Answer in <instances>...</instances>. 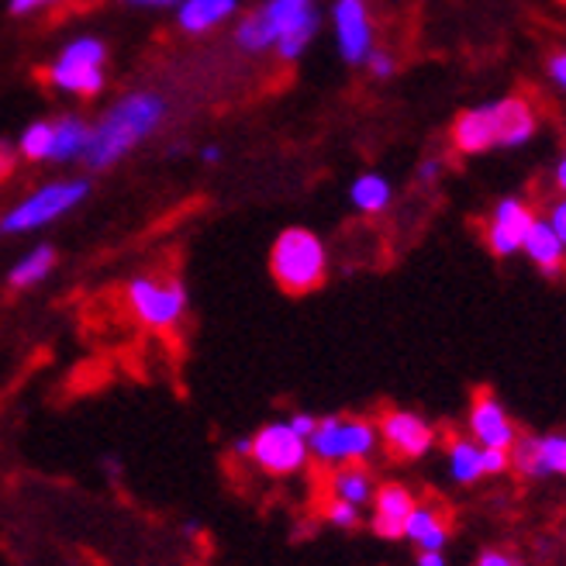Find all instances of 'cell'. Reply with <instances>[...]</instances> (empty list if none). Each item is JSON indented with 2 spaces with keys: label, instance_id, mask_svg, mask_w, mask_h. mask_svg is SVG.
Returning <instances> with one entry per match:
<instances>
[{
  "label": "cell",
  "instance_id": "1",
  "mask_svg": "<svg viewBox=\"0 0 566 566\" xmlns=\"http://www.w3.org/2000/svg\"><path fill=\"white\" fill-rule=\"evenodd\" d=\"M318 28V14L311 0H270V4L239 24V42L252 52L266 45H280V55H301V49L311 42Z\"/></svg>",
  "mask_w": 566,
  "mask_h": 566
},
{
  "label": "cell",
  "instance_id": "2",
  "mask_svg": "<svg viewBox=\"0 0 566 566\" xmlns=\"http://www.w3.org/2000/svg\"><path fill=\"white\" fill-rule=\"evenodd\" d=\"M163 118V101L153 94H132L125 97L111 115L91 128V146H87V163L104 169L111 163H118L138 138H146Z\"/></svg>",
  "mask_w": 566,
  "mask_h": 566
},
{
  "label": "cell",
  "instance_id": "3",
  "mask_svg": "<svg viewBox=\"0 0 566 566\" xmlns=\"http://www.w3.org/2000/svg\"><path fill=\"white\" fill-rule=\"evenodd\" d=\"M270 273L283 294H311L318 291L328 276V252L322 239L307 229L280 232L270 249Z\"/></svg>",
  "mask_w": 566,
  "mask_h": 566
},
{
  "label": "cell",
  "instance_id": "4",
  "mask_svg": "<svg viewBox=\"0 0 566 566\" xmlns=\"http://www.w3.org/2000/svg\"><path fill=\"white\" fill-rule=\"evenodd\" d=\"M377 424L359 415H328L318 418L315 432L307 436V452L325 467L366 463L377 449Z\"/></svg>",
  "mask_w": 566,
  "mask_h": 566
},
{
  "label": "cell",
  "instance_id": "5",
  "mask_svg": "<svg viewBox=\"0 0 566 566\" xmlns=\"http://www.w3.org/2000/svg\"><path fill=\"white\" fill-rule=\"evenodd\" d=\"M125 304L142 328L169 332L187 315V287L174 273H142L125 287Z\"/></svg>",
  "mask_w": 566,
  "mask_h": 566
},
{
  "label": "cell",
  "instance_id": "6",
  "mask_svg": "<svg viewBox=\"0 0 566 566\" xmlns=\"http://www.w3.org/2000/svg\"><path fill=\"white\" fill-rule=\"evenodd\" d=\"M83 197H87V184L83 180H63V184H49L42 190H35L32 197H24L18 208H11L0 221V232L4 235H18V232H32L42 229V224L55 221L60 214L73 211Z\"/></svg>",
  "mask_w": 566,
  "mask_h": 566
},
{
  "label": "cell",
  "instance_id": "7",
  "mask_svg": "<svg viewBox=\"0 0 566 566\" xmlns=\"http://www.w3.org/2000/svg\"><path fill=\"white\" fill-rule=\"evenodd\" d=\"M307 439H301L291 421H270L249 439V460L266 476H294L307 467Z\"/></svg>",
  "mask_w": 566,
  "mask_h": 566
},
{
  "label": "cell",
  "instance_id": "8",
  "mask_svg": "<svg viewBox=\"0 0 566 566\" xmlns=\"http://www.w3.org/2000/svg\"><path fill=\"white\" fill-rule=\"evenodd\" d=\"M374 424H377V439L387 449V457L398 463H415L421 457H429V449L436 446L432 421H424L418 411L387 408L380 411Z\"/></svg>",
  "mask_w": 566,
  "mask_h": 566
},
{
  "label": "cell",
  "instance_id": "9",
  "mask_svg": "<svg viewBox=\"0 0 566 566\" xmlns=\"http://www.w3.org/2000/svg\"><path fill=\"white\" fill-rule=\"evenodd\" d=\"M101 66H104V45L97 39H80V42L66 45L60 63L52 66L49 80L60 91H70L76 97H94L104 87Z\"/></svg>",
  "mask_w": 566,
  "mask_h": 566
},
{
  "label": "cell",
  "instance_id": "10",
  "mask_svg": "<svg viewBox=\"0 0 566 566\" xmlns=\"http://www.w3.org/2000/svg\"><path fill=\"white\" fill-rule=\"evenodd\" d=\"M470 436L480 449H512L518 429L512 415L504 411V405L497 401V394L491 387H480L473 394V405H470Z\"/></svg>",
  "mask_w": 566,
  "mask_h": 566
},
{
  "label": "cell",
  "instance_id": "11",
  "mask_svg": "<svg viewBox=\"0 0 566 566\" xmlns=\"http://www.w3.org/2000/svg\"><path fill=\"white\" fill-rule=\"evenodd\" d=\"M415 504H418V497L405 484H398V480H387V484H380L374 491V497H370V507H374L370 528L387 543L405 539V528H408Z\"/></svg>",
  "mask_w": 566,
  "mask_h": 566
},
{
  "label": "cell",
  "instance_id": "12",
  "mask_svg": "<svg viewBox=\"0 0 566 566\" xmlns=\"http://www.w3.org/2000/svg\"><path fill=\"white\" fill-rule=\"evenodd\" d=\"M532 221H535L532 208L525 201H518V197L501 201L488 224V245L494 256H515V252H522V242L532 229Z\"/></svg>",
  "mask_w": 566,
  "mask_h": 566
},
{
  "label": "cell",
  "instance_id": "13",
  "mask_svg": "<svg viewBox=\"0 0 566 566\" xmlns=\"http://www.w3.org/2000/svg\"><path fill=\"white\" fill-rule=\"evenodd\" d=\"M405 539H411L418 546V553H442L446 543L452 539V512H449V504L439 501V497L418 501L411 518H408Z\"/></svg>",
  "mask_w": 566,
  "mask_h": 566
},
{
  "label": "cell",
  "instance_id": "14",
  "mask_svg": "<svg viewBox=\"0 0 566 566\" xmlns=\"http://www.w3.org/2000/svg\"><path fill=\"white\" fill-rule=\"evenodd\" d=\"M335 28H338V45H343V55L349 63H363L374 52V28L363 0H338Z\"/></svg>",
  "mask_w": 566,
  "mask_h": 566
},
{
  "label": "cell",
  "instance_id": "15",
  "mask_svg": "<svg viewBox=\"0 0 566 566\" xmlns=\"http://www.w3.org/2000/svg\"><path fill=\"white\" fill-rule=\"evenodd\" d=\"M491 111V122H494V135H497V146H525V142L535 135L539 128V118H535V111L525 97H504V101H494L488 104Z\"/></svg>",
  "mask_w": 566,
  "mask_h": 566
},
{
  "label": "cell",
  "instance_id": "16",
  "mask_svg": "<svg viewBox=\"0 0 566 566\" xmlns=\"http://www.w3.org/2000/svg\"><path fill=\"white\" fill-rule=\"evenodd\" d=\"M452 146L467 156H476V153H488L497 146V135H494V122H491V111L488 104L484 107H473V111H463V115L452 122Z\"/></svg>",
  "mask_w": 566,
  "mask_h": 566
},
{
  "label": "cell",
  "instance_id": "17",
  "mask_svg": "<svg viewBox=\"0 0 566 566\" xmlns=\"http://www.w3.org/2000/svg\"><path fill=\"white\" fill-rule=\"evenodd\" d=\"M328 491H332L335 501H346L353 507L370 504V497L377 491L374 470L366 467V463H343V467H335L332 476H328Z\"/></svg>",
  "mask_w": 566,
  "mask_h": 566
},
{
  "label": "cell",
  "instance_id": "18",
  "mask_svg": "<svg viewBox=\"0 0 566 566\" xmlns=\"http://www.w3.org/2000/svg\"><path fill=\"white\" fill-rule=\"evenodd\" d=\"M522 252H528V260L539 266L546 276H556L566 263V245L556 239V232L549 229V221L543 218H535L532 221V229L522 242Z\"/></svg>",
  "mask_w": 566,
  "mask_h": 566
},
{
  "label": "cell",
  "instance_id": "19",
  "mask_svg": "<svg viewBox=\"0 0 566 566\" xmlns=\"http://www.w3.org/2000/svg\"><path fill=\"white\" fill-rule=\"evenodd\" d=\"M449 473L457 484H476L480 476H484V449H480L473 439H463V436H452L449 446Z\"/></svg>",
  "mask_w": 566,
  "mask_h": 566
},
{
  "label": "cell",
  "instance_id": "20",
  "mask_svg": "<svg viewBox=\"0 0 566 566\" xmlns=\"http://www.w3.org/2000/svg\"><path fill=\"white\" fill-rule=\"evenodd\" d=\"M235 11V0H184L180 24L187 32H208Z\"/></svg>",
  "mask_w": 566,
  "mask_h": 566
},
{
  "label": "cell",
  "instance_id": "21",
  "mask_svg": "<svg viewBox=\"0 0 566 566\" xmlns=\"http://www.w3.org/2000/svg\"><path fill=\"white\" fill-rule=\"evenodd\" d=\"M91 146V128L83 125L80 118H63L60 125H55V135H52V159H76L83 156Z\"/></svg>",
  "mask_w": 566,
  "mask_h": 566
},
{
  "label": "cell",
  "instance_id": "22",
  "mask_svg": "<svg viewBox=\"0 0 566 566\" xmlns=\"http://www.w3.org/2000/svg\"><path fill=\"white\" fill-rule=\"evenodd\" d=\"M52 266H55V249L52 245H39V249L28 252V256L11 270L8 283H11L14 291L32 287V283H39V280H45L52 273Z\"/></svg>",
  "mask_w": 566,
  "mask_h": 566
},
{
  "label": "cell",
  "instance_id": "23",
  "mask_svg": "<svg viewBox=\"0 0 566 566\" xmlns=\"http://www.w3.org/2000/svg\"><path fill=\"white\" fill-rule=\"evenodd\" d=\"M353 205L363 214H380L390 205V184L377 174H366L353 184Z\"/></svg>",
  "mask_w": 566,
  "mask_h": 566
},
{
  "label": "cell",
  "instance_id": "24",
  "mask_svg": "<svg viewBox=\"0 0 566 566\" xmlns=\"http://www.w3.org/2000/svg\"><path fill=\"white\" fill-rule=\"evenodd\" d=\"M535 452H539V476H566V432L535 436Z\"/></svg>",
  "mask_w": 566,
  "mask_h": 566
},
{
  "label": "cell",
  "instance_id": "25",
  "mask_svg": "<svg viewBox=\"0 0 566 566\" xmlns=\"http://www.w3.org/2000/svg\"><path fill=\"white\" fill-rule=\"evenodd\" d=\"M52 135H55V125L52 122H39L32 125L24 135H21V153L28 159H52Z\"/></svg>",
  "mask_w": 566,
  "mask_h": 566
},
{
  "label": "cell",
  "instance_id": "26",
  "mask_svg": "<svg viewBox=\"0 0 566 566\" xmlns=\"http://www.w3.org/2000/svg\"><path fill=\"white\" fill-rule=\"evenodd\" d=\"M325 518L335 525V528H356L359 525V507H353V504H346V501H328L325 504Z\"/></svg>",
  "mask_w": 566,
  "mask_h": 566
},
{
  "label": "cell",
  "instance_id": "27",
  "mask_svg": "<svg viewBox=\"0 0 566 566\" xmlns=\"http://www.w3.org/2000/svg\"><path fill=\"white\" fill-rule=\"evenodd\" d=\"M473 566H518V556L507 553V549H484Z\"/></svg>",
  "mask_w": 566,
  "mask_h": 566
},
{
  "label": "cell",
  "instance_id": "28",
  "mask_svg": "<svg viewBox=\"0 0 566 566\" xmlns=\"http://www.w3.org/2000/svg\"><path fill=\"white\" fill-rule=\"evenodd\" d=\"M504 470H512V463H507V452L504 449H484V476L491 473H504Z\"/></svg>",
  "mask_w": 566,
  "mask_h": 566
},
{
  "label": "cell",
  "instance_id": "29",
  "mask_svg": "<svg viewBox=\"0 0 566 566\" xmlns=\"http://www.w3.org/2000/svg\"><path fill=\"white\" fill-rule=\"evenodd\" d=\"M287 421H291V429H294L301 439H307L311 432H315V424H318V418H315V415H307V411H297V415H291Z\"/></svg>",
  "mask_w": 566,
  "mask_h": 566
},
{
  "label": "cell",
  "instance_id": "30",
  "mask_svg": "<svg viewBox=\"0 0 566 566\" xmlns=\"http://www.w3.org/2000/svg\"><path fill=\"white\" fill-rule=\"evenodd\" d=\"M366 63H370L374 76H390L394 73V60H390L387 52H370V55H366Z\"/></svg>",
  "mask_w": 566,
  "mask_h": 566
},
{
  "label": "cell",
  "instance_id": "31",
  "mask_svg": "<svg viewBox=\"0 0 566 566\" xmlns=\"http://www.w3.org/2000/svg\"><path fill=\"white\" fill-rule=\"evenodd\" d=\"M549 229L556 232V239L566 245V197H563V201L553 208V214H549Z\"/></svg>",
  "mask_w": 566,
  "mask_h": 566
},
{
  "label": "cell",
  "instance_id": "32",
  "mask_svg": "<svg viewBox=\"0 0 566 566\" xmlns=\"http://www.w3.org/2000/svg\"><path fill=\"white\" fill-rule=\"evenodd\" d=\"M549 76L566 91V52H556L553 60H549Z\"/></svg>",
  "mask_w": 566,
  "mask_h": 566
},
{
  "label": "cell",
  "instance_id": "33",
  "mask_svg": "<svg viewBox=\"0 0 566 566\" xmlns=\"http://www.w3.org/2000/svg\"><path fill=\"white\" fill-rule=\"evenodd\" d=\"M14 166V149L8 146V142H0V177H8Z\"/></svg>",
  "mask_w": 566,
  "mask_h": 566
},
{
  "label": "cell",
  "instance_id": "34",
  "mask_svg": "<svg viewBox=\"0 0 566 566\" xmlns=\"http://www.w3.org/2000/svg\"><path fill=\"white\" fill-rule=\"evenodd\" d=\"M439 169H442V163H439V159H429V163H421V174H418V177H421L424 184H429V180L439 177Z\"/></svg>",
  "mask_w": 566,
  "mask_h": 566
},
{
  "label": "cell",
  "instance_id": "35",
  "mask_svg": "<svg viewBox=\"0 0 566 566\" xmlns=\"http://www.w3.org/2000/svg\"><path fill=\"white\" fill-rule=\"evenodd\" d=\"M42 4H49V0H11V11H14V14H24V11L42 8Z\"/></svg>",
  "mask_w": 566,
  "mask_h": 566
},
{
  "label": "cell",
  "instance_id": "36",
  "mask_svg": "<svg viewBox=\"0 0 566 566\" xmlns=\"http://www.w3.org/2000/svg\"><path fill=\"white\" fill-rule=\"evenodd\" d=\"M418 566H446V553H418Z\"/></svg>",
  "mask_w": 566,
  "mask_h": 566
},
{
  "label": "cell",
  "instance_id": "37",
  "mask_svg": "<svg viewBox=\"0 0 566 566\" xmlns=\"http://www.w3.org/2000/svg\"><path fill=\"white\" fill-rule=\"evenodd\" d=\"M556 187L566 193V156L559 159V166H556Z\"/></svg>",
  "mask_w": 566,
  "mask_h": 566
},
{
  "label": "cell",
  "instance_id": "38",
  "mask_svg": "<svg viewBox=\"0 0 566 566\" xmlns=\"http://www.w3.org/2000/svg\"><path fill=\"white\" fill-rule=\"evenodd\" d=\"M132 4H156V8H166V4H174V0H132Z\"/></svg>",
  "mask_w": 566,
  "mask_h": 566
},
{
  "label": "cell",
  "instance_id": "39",
  "mask_svg": "<svg viewBox=\"0 0 566 566\" xmlns=\"http://www.w3.org/2000/svg\"><path fill=\"white\" fill-rule=\"evenodd\" d=\"M235 452H239V457H249V439H239L235 442Z\"/></svg>",
  "mask_w": 566,
  "mask_h": 566
},
{
  "label": "cell",
  "instance_id": "40",
  "mask_svg": "<svg viewBox=\"0 0 566 566\" xmlns=\"http://www.w3.org/2000/svg\"><path fill=\"white\" fill-rule=\"evenodd\" d=\"M559 4H566V0H559Z\"/></svg>",
  "mask_w": 566,
  "mask_h": 566
}]
</instances>
